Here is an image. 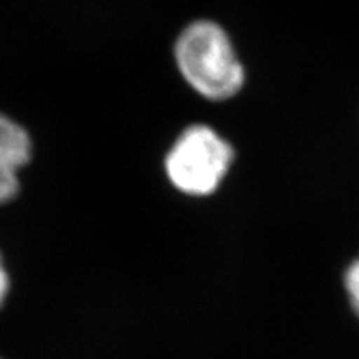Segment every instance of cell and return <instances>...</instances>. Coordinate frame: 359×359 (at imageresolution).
Segmentation results:
<instances>
[{"label":"cell","instance_id":"obj_3","mask_svg":"<svg viewBox=\"0 0 359 359\" xmlns=\"http://www.w3.org/2000/svg\"><path fill=\"white\" fill-rule=\"evenodd\" d=\"M32 154V142L24 127L0 114V203L11 201L20 188L19 172Z\"/></svg>","mask_w":359,"mask_h":359},{"label":"cell","instance_id":"obj_2","mask_svg":"<svg viewBox=\"0 0 359 359\" xmlns=\"http://www.w3.org/2000/svg\"><path fill=\"white\" fill-rule=\"evenodd\" d=\"M235 160V150L208 125H191L165 156L170 183L188 196H208L218 190Z\"/></svg>","mask_w":359,"mask_h":359},{"label":"cell","instance_id":"obj_4","mask_svg":"<svg viewBox=\"0 0 359 359\" xmlns=\"http://www.w3.org/2000/svg\"><path fill=\"white\" fill-rule=\"evenodd\" d=\"M344 286H346L351 306L359 316V258L348 266L346 275H344Z\"/></svg>","mask_w":359,"mask_h":359},{"label":"cell","instance_id":"obj_1","mask_svg":"<svg viewBox=\"0 0 359 359\" xmlns=\"http://www.w3.org/2000/svg\"><path fill=\"white\" fill-rule=\"evenodd\" d=\"M175 62L185 82L201 97L223 102L245 85V67L222 25L196 20L175 42Z\"/></svg>","mask_w":359,"mask_h":359},{"label":"cell","instance_id":"obj_5","mask_svg":"<svg viewBox=\"0 0 359 359\" xmlns=\"http://www.w3.org/2000/svg\"><path fill=\"white\" fill-rule=\"evenodd\" d=\"M8 290H11V278H8L6 264L2 262V255H0V308H2L4 302H6Z\"/></svg>","mask_w":359,"mask_h":359}]
</instances>
